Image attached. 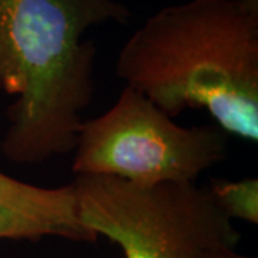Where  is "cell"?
<instances>
[{
  "mask_svg": "<svg viewBox=\"0 0 258 258\" xmlns=\"http://www.w3.org/2000/svg\"><path fill=\"white\" fill-rule=\"evenodd\" d=\"M115 72L175 118L205 109L258 141V0H188L158 10L120 49Z\"/></svg>",
  "mask_w": 258,
  "mask_h": 258,
  "instance_id": "cell-1",
  "label": "cell"
},
{
  "mask_svg": "<svg viewBox=\"0 0 258 258\" xmlns=\"http://www.w3.org/2000/svg\"><path fill=\"white\" fill-rule=\"evenodd\" d=\"M129 19L118 0H0V92L16 98L0 144L10 162L74 151L95 93L96 47L85 33Z\"/></svg>",
  "mask_w": 258,
  "mask_h": 258,
  "instance_id": "cell-2",
  "label": "cell"
},
{
  "mask_svg": "<svg viewBox=\"0 0 258 258\" xmlns=\"http://www.w3.org/2000/svg\"><path fill=\"white\" fill-rule=\"evenodd\" d=\"M81 224L125 258H210L240 242L232 220L195 182L141 186L113 176L76 175Z\"/></svg>",
  "mask_w": 258,
  "mask_h": 258,
  "instance_id": "cell-3",
  "label": "cell"
},
{
  "mask_svg": "<svg viewBox=\"0 0 258 258\" xmlns=\"http://www.w3.org/2000/svg\"><path fill=\"white\" fill-rule=\"evenodd\" d=\"M227 137L217 125H178L144 93L125 85L108 111L82 122L72 171L141 186L195 182L225 158Z\"/></svg>",
  "mask_w": 258,
  "mask_h": 258,
  "instance_id": "cell-4",
  "label": "cell"
},
{
  "mask_svg": "<svg viewBox=\"0 0 258 258\" xmlns=\"http://www.w3.org/2000/svg\"><path fill=\"white\" fill-rule=\"evenodd\" d=\"M47 237L95 242L81 224L72 182L45 188L0 171V241H39Z\"/></svg>",
  "mask_w": 258,
  "mask_h": 258,
  "instance_id": "cell-5",
  "label": "cell"
},
{
  "mask_svg": "<svg viewBox=\"0 0 258 258\" xmlns=\"http://www.w3.org/2000/svg\"><path fill=\"white\" fill-rule=\"evenodd\" d=\"M208 191L228 218L248 224L258 222L257 178H245L240 181L212 179Z\"/></svg>",
  "mask_w": 258,
  "mask_h": 258,
  "instance_id": "cell-6",
  "label": "cell"
},
{
  "mask_svg": "<svg viewBox=\"0 0 258 258\" xmlns=\"http://www.w3.org/2000/svg\"><path fill=\"white\" fill-rule=\"evenodd\" d=\"M210 258H257L252 257V255H247V254H241L235 249H225V251H221V252H217L214 254Z\"/></svg>",
  "mask_w": 258,
  "mask_h": 258,
  "instance_id": "cell-7",
  "label": "cell"
}]
</instances>
